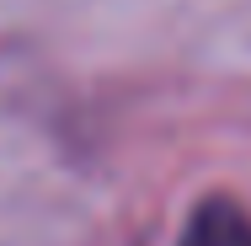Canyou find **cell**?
Instances as JSON below:
<instances>
[{
    "label": "cell",
    "mask_w": 251,
    "mask_h": 246,
    "mask_svg": "<svg viewBox=\"0 0 251 246\" xmlns=\"http://www.w3.org/2000/svg\"><path fill=\"white\" fill-rule=\"evenodd\" d=\"M176 246H251V219L230 198H203Z\"/></svg>",
    "instance_id": "obj_1"
}]
</instances>
